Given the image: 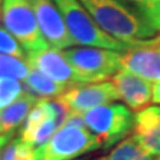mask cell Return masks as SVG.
<instances>
[{
    "label": "cell",
    "mask_w": 160,
    "mask_h": 160,
    "mask_svg": "<svg viewBox=\"0 0 160 160\" xmlns=\"http://www.w3.org/2000/svg\"><path fill=\"white\" fill-rule=\"evenodd\" d=\"M3 26L26 51L49 47L35 16L31 0H3Z\"/></svg>",
    "instance_id": "5b68a950"
},
{
    "label": "cell",
    "mask_w": 160,
    "mask_h": 160,
    "mask_svg": "<svg viewBox=\"0 0 160 160\" xmlns=\"http://www.w3.org/2000/svg\"><path fill=\"white\" fill-rule=\"evenodd\" d=\"M156 160H160V158H159V159H156Z\"/></svg>",
    "instance_id": "83f0119b"
},
{
    "label": "cell",
    "mask_w": 160,
    "mask_h": 160,
    "mask_svg": "<svg viewBox=\"0 0 160 160\" xmlns=\"http://www.w3.org/2000/svg\"><path fill=\"white\" fill-rule=\"evenodd\" d=\"M29 71H31V67L22 59L0 55V78L26 80Z\"/></svg>",
    "instance_id": "e0dca14e"
},
{
    "label": "cell",
    "mask_w": 160,
    "mask_h": 160,
    "mask_svg": "<svg viewBox=\"0 0 160 160\" xmlns=\"http://www.w3.org/2000/svg\"><path fill=\"white\" fill-rule=\"evenodd\" d=\"M12 138V135H0V160H2V155H3V148L7 146L9 139Z\"/></svg>",
    "instance_id": "cb8c5ba5"
},
{
    "label": "cell",
    "mask_w": 160,
    "mask_h": 160,
    "mask_svg": "<svg viewBox=\"0 0 160 160\" xmlns=\"http://www.w3.org/2000/svg\"><path fill=\"white\" fill-rule=\"evenodd\" d=\"M63 127H82L83 128V127H87V126H86V122H84L83 113L78 112V111H72Z\"/></svg>",
    "instance_id": "7402d4cb"
},
{
    "label": "cell",
    "mask_w": 160,
    "mask_h": 160,
    "mask_svg": "<svg viewBox=\"0 0 160 160\" xmlns=\"http://www.w3.org/2000/svg\"><path fill=\"white\" fill-rule=\"evenodd\" d=\"M60 98L72 108V111H78L82 113L88 112L100 106H106L115 100H119L116 88L109 82L89 83L69 87Z\"/></svg>",
    "instance_id": "30bf717a"
},
{
    "label": "cell",
    "mask_w": 160,
    "mask_h": 160,
    "mask_svg": "<svg viewBox=\"0 0 160 160\" xmlns=\"http://www.w3.org/2000/svg\"><path fill=\"white\" fill-rule=\"evenodd\" d=\"M53 2L62 13L66 27L75 44L112 49L118 52H123L131 47L103 32L89 16L80 0H53Z\"/></svg>",
    "instance_id": "7a4b0ae2"
},
{
    "label": "cell",
    "mask_w": 160,
    "mask_h": 160,
    "mask_svg": "<svg viewBox=\"0 0 160 160\" xmlns=\"http://www.w3.org/2000/svg\"><path fill=\"white\" fill-rule=\"evenodd\" d=\"M155 32H160V0H122Z\"/></svg>",
    "instance_id": "9a60e30c"
},
{
    "label": "cell",
    "mask_w": 160,
    "mask_h": 160,
    "mask_svg": "<svg viewBox=\"0 0 160 160\" xmlns=\"http://www.w3.org/2000/svg\"><path fill=\"white\" fill-rule=\"evenodd\" d=\"M111 83L116 88L119 100H123L133 111H143L152 102L151 82L120 69L112 76Z\"/></svg>",
    "instance_id": "8fae6325"
},
{
    "label": "cell",
    "mask_w": 160,
    "mask_h": 160,
    "mask_svg": "<svg viewBox=\"0 0 160 160\" xmlns=\"http://www.w3.org/2000/svg\"><path fill=\"white\" fill-rule=\"evenodd\" d=\"M143 152L144 151L139 146L136 139L133 136H129L122 140L108 155L96 160H136Z\"/></svg>",
    "instance_id": "2e32d148"
},
{
    "label": "cell",
    "mask_w": 160,
    "mask_h": 160,
    "mask_svg": "<svg viewBox=\"0 0 160 160\" xmlns=\"http://www.w3.org/2000/svg\"><path fill=\"white\" fill-rule=\"evenodd\" d=\"M63 55L84 84L106 82L120 71V52L112 49L79 47L66 49Z\"/></svg>",
    "instance_id": "277c9868"
},
{
    "label": "cell",
    "mask_w": 160,
    "mask_h": 160,
    "mask_svg": "<svg viewBox=\"0 0 160 160\" xmlns=\"http://www.w3.org/2000/svg\"><path fill=\"white\" fill-rule=\"evenodd\" d=\"M132 136L144 152L160 158V107H147L135 115Z\"/></svg>",
    "instance_id": "7c38bea8"
},
{
    "label": "cell",
    "mask_w": 160,
    "mask_h": 160,
    "mask_svg": "<svg viewBox=\"0 0 160 160\" xmlns=\"http://www.w3.org/2000/svg\"><path fill=\"white\" fill-rule=\"evenodd\" d=\"M103 32L128 46L148 40L153 29L122 0H80Z\"/></svg>",
    "instance_id": "6da1fadb"
},
{
    "label": "cell",
    "mask_w": 160,
    "mask_h": 160,
    "mask_svg": "<svg viewBox=\"0 0 160 160\" xmlns=\"http://www.w3.org/2000/svg\"><path fill=\"white\" fill-rule=\"evenodd\" d=\"M0 120H2V112H0Z\"/></svg>",
    "instance_id": "4316f807"
},
{
    "label": "cell",
    "mask_w": 160,
    "mask_h": 160,
    "mask_svg": "<svg viewBox=\"0 0 160 160\" xmlns=\"http://www.w3.org/2000/svg\"><path fill=\"white\" fill-rule=\"evenodd\" d=\"M152 103L160 104V82L152 86Z\"/></svg>",
    "instance_id": "603a6c76"
},
{
    "label": "cell",
    "mask_w": 160,
    "mask_h": 160,
    "mask_svg": "<svg viewBox=\"0 0 160 160\" xmlns=\"http://www.w3.org/2000/svg\"><path fill=\"white\" fill-rule=\"evenodd\" d=\"M24 92V86H22L16 79L0 78V109H6L18 100Z\"/></svg>",
    "instance_id": "d6986e66"
},
{
    "label": "cell",
    "mask_w": 160,
    "mask_h": 160,
    "mask_svg": "<svg viewBox=\"0 0 160 160\" xmlns=\"http://www.w3.org/2000/svg\"><path fill=\"white\" fill-rule=\"evenodd\" d=\"M38 102V98L24 89L22 96L2 112L0 135H13L15 129L22 126L23 122H26L28 113L31 112V108L35 107Z\"/></svg>",
    "instance_id": "4fadbf2b"
},
{
    "label": "cell",
    "mask_w": 160,
    "mask_h": 160,
    "mask_svg": "<svg viewBox=\"0 0 160 160\" xmlns=\"http://www.w3.org/2000/svg\"><path fill=\"white\" fill-rule=\"evenodd\" d=\"M120 69L148 82H160V35L142 40L120 52Z\"/></svg>",
    "instance_id": "52a82bcc"
},
{
    "label": "cell",
    "mask_w": 160,
    "mask_h": 160,
    "mask_svg": "<svg viewBox=\"0 0 160 160\" xmlns=\"http://www.w3.org/2000/svg\"><path fill=\"white\" fill-rule=\"evenodd\" d=\"M99 148L100 140L87 127H62L46 146L36 149V160H73Z\"/></svg>",
    "instance_id": "8992f818"
},
{
    "label": "cell",
    "mask_w": 160,
    "mask_h": 160,
    "mask_svg": "<svg viewBox=\"0 0 160 160\" xmlns=\"http://www.w3.org/2000/svg\"><path fill=\"white\" fill-rule=\"evenodd\" d=\"M35 16L44 39L55 49H64L75 46L63 16L53 0H31Z\"/></svg>",
    "instance_id": "ba28073f"
},
{
    "label": "cell",
    "mask_w": 160,
    "mask_h": 160,
    "mask_svg": "<svg viewBox=\"0 0 160 160\" xmlns=\"http://www.w3.org/2000/svg\"><path fill=\"white\" fill-rule=\"evenodd\" d=\"M0 55H7V56L18 58L22 60H24L27 56L23 48L19 46L18 40L4 28V26H0Z\"/></svg>",
    "instance_id": "44dd1931"
},
{
    "label": "cell",
    "mask_w": 160,
    "mask_h": 160,
    "mask_svg": "<svg viewBox=\"0 0 160 160\" xmlns=\"http://www.w3.org/2000/svg\"><path fill=\"white\" fill-rule=\"evenodd\" d=\"M44 102H46V106L48 108L49 113H51V116L53 118L55 123H56L58 128L60 129L66 124L68 116L72 112V108L60 96L55 99H44Z\"/></svg>",
    "instance_id": "ffe728a7"
},
{
    "label": "cell",
    "mask_w": 160,
    "mask_h": 160,
    "mask_svg": "<svg viewBox=\"0 0 160 160\" xmlns=\"http://www.w3.org/2000/svg\"><path fill=\"white\" fill-rule=\"evenodd\" d=\"M67 88L69 87L53 82L52 79L47 78L46 75H43L35 68H31L26 82H24V89L39 100L59 98L67 91Z\"/></svg>",
    "instance_id": "5bb4252c"
},
{
    "label": "cell",
    "mask_w": 160,
    "mask_h": 160,
    "mask_svg": "<svg viewBox=\"0 0 160 160\" xmlns=\"http://www.w3.org/2000/svg\"><path fill=\"white\" fill-rule=\"evenodd\" d=\"M2 9H3V0H0V19H2Z\"/></svg>",
    "instance_id": "484cf974"
},
{
    "label": "cell",
    "mask_w": 160,
    "mask_h": 160,
    "mask_svg": "<svg viewBox=\"0 0 160 160\" xmlns=\"http://www.w3.org/2000/svg\"><path fill=\"white\" fill-rule=\"evenodd\" d=\"M153 158H155V156H152V155H149V153H147V152H143L136 160H153Z\"/></svg>",
    "instance_id": "d4e9b609"
},
{
    "label": "cell",
    "mask_w": 160,
    "mask_h": 160,
    "mask_svg": "<svg viewBox=\"0 0 160 160\" xmlns=\"http://www.w3.org/2000/svg\"><path fill=\"white\" fill-rule=\"evenodd\" d=\"M26 60L31 68L38 69L56 83L64 84L67 87L84 84L73 71L72 66L64 58L63 52H59L58 49L47 47L38 51H28Z\"/></svg>",
    "instance_id": "9c48e42d"
},
{
    "label": "cell",
    "mask_w": 160,
    "mask_h": 160,
    "mask_svg": "<svg viewBox=\"0 0 160 160\" xmlns=\"http://www.w3.org/2000/svg\"><path fill=\"white\" fill-rule=\"evenodd\" d=\"M2 160H36V151L20 138H15L4 148Z\"/></svg>",
    "instance_id": "ac0fdd59"
},
{
    "label": "cell",
    "mask_w": 160,
    "mask_h": 160,
    "mask_svg": "<svg viewBox=\"0 0 160 160\" xmlns=\"http://www.w3.org/2000/svg\"><path fill=\"white\" fill-rule=\"evenodd\" d=\"M83 116L87 128L100 140L103 149L124 140L135 124L133 113L119 103L100 106L84 112Z\"/></svg>",
    "instance_id": "3957f363"
}]
</instances>
